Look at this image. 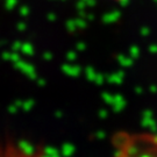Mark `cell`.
Listing matches in <instances>:
<instances>
[{"label":"cell","instance_id":"obj_1","mask_svg":"<svg viewBox=\"0 0 157 157\" xmlns=\"http://www.w3.org/2000/svg\"><path fill=\"white\" fill-rule=\"evenodd\" d=\"M112 157H157V134L120 132L112 140Z\"/></svg>","mask_w":157,"mask_h":157},{"label":"cell","instance_id":"obj_2","mask_svg":"<svg viewBox=\"0 0 157 157\" xmlns=\"http://www.w3.org/2000/svg\"><path fill=\"white\" fill-rule=\"evenodd\" d=\"M0 157H45L43 150L13 140L0 141Z\"/></svg>","mask_w":157,"mask_h":157},{"label":"cell","instance_id":"obj_3","mask_svg":"<svg viewBox=\"0 0 157 157\" xmlns=\"http://www.w3.org/2000/svg\"><path fill=\"white\" fill-rule=\"evenodd\" d=\"M114 1H124V0H114Z\"/></svg>","mask_w":157,"mask_h":157}]
</instances>
